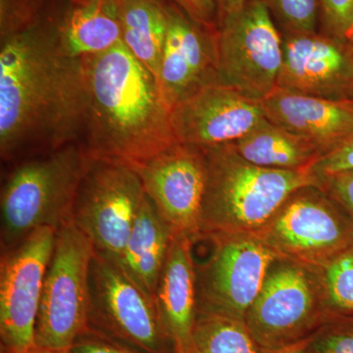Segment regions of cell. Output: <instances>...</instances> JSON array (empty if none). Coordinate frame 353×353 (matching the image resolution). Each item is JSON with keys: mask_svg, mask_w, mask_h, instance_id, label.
Segmentation results:
<instances>
[{"mask_svg": "<svg viewBox=\"0 0 353 353\" xmlns=\"http://www.w3.org/2000/svg\"><path fill=\"white\" fill-rule=\"evenodd\" d=\"M87 109L83 59L65 53L57 22L41 19L0 46V153L52 152L81 143Z\"/></svg>", "mask_w": 353, "mask_h": 353, "instance_id": "6da1fadb", "label": "cell"}, {"mask_svg": "<svg viewBox=\"0 0 353 353\" xmlns=\"http://www.w3.org/2000/svg\"><path fill=\"white\" fill-rule=\"evenodd\" d=\"M81 145L92 158L136 166L178 143L155 77L122 43L83 58Z\"/></svg>", "mask_w": 353, "mask_h": 353, "instance_id": "7a4b0ae2", "label": "cell"}, {"mask_svg": "<svg viewBox=\"0 0 353 353\" xmlns=\"http://www.w3.org/2000/svg\"><path fill=\"white\" fill-rule=\"evenodd\" d=\"M202 150L206 187L201 240L214 234L257 233L297 190L321 185L312 170L263 168L228 145Z\"/></svg>", "mask_w": 353, "mask_h": 353, "instance_id": "3957f363", "label": "cell"}, {"mask_svg": "<svg viewBox=\"0 0 353 353\" xmlns=\"http://www.w3.org/2000/svg\"><path fill=\"white\" fill-rule=\"evenodd\" d=\"M90 157L69 143L18 165L2 185L1 241L7 250L39 228L58 229L72 220L79 187Z\"/></svg>", "mask_w": 353, "mask_h": 353, "instance_id": "277c9868", "label": "cell"}, {"mask_svg": "<svg viewBox=\"0 0 353 353\" xmlns=\"http://www.w3.org/2000/svg\"><path fill=\"white\" fill-rule=\"evenodd\" d=\"M94 254L92 241L73 221L58 228L37 318V350L69 353L77 338L88 329Z\"/></svg>", "mask_w": 353, "mask_h": 353, "instance_id": "5b68a950", "label": "cell"}, {"mask_svg": "<svg viewBox=\"0 0 353 353\" xmlns=\"http://www.w3.org/2000/svg\"><path fill=\"white\" fill-rule=\"evenodd\" d=\"M277 255L309 269L328 262L353 243V219L320 187L297 190L257 233Z\"/></svg>", "mask_w": 353, "mask_h": 353, "instance_id": "8992f818", "label": "cell"}, {"mask_svg": "<svg viewBox=\"0 0 353 353\" xmlns=\"http://www.w3.org/2000/svg\"><path fill=\"white\" fill-rule=\"evenodd\" d=\"M145 199L143 183L132 166L90 157L72 221L92 241L95 253L116 264Z\"/></svg>", "mask_w": 353, "mask_h": 353, "instance_id": "52a82bcc", "label": "cell"}, {"mask_svg": "<svg viewBox=\"0 0 353 353\" xmlns=\"http://www.w3.org/2000/svg\"><path fill=\"white\" fill-rule=\"evenodd\" d=\"M219 83L253 101L277 88L283 37L261 0H248L241 11L217 25Z\"/></svg>", "mask_w": 353, "mask_h": 353, "instance_id": "ba28073f", "label": "cell"}, {"mask_svg": "<svg viewBox=\"0 0 353 353\" xmlns=\"http://www.w3.org/2000/svg\"><path fill=\"white\" fill-rule=\"evenodd\" d=\"M245 322L264 352L314 336L327 318L313 272L290 260H276Z\"/></svg>", "mask_w": 353, "mask_h": 353, "instance_id": "9c48e42d", "label": "cell"}, {"mask_svg": "<svg viewBox=\"0 0 353 353\" xmlns=\"http://www.w3.org/2000/svg\"><path fill=\"white\" fill-rule=\"evenodd\" d=\"M88 329L141 353H175L155 301L117 264L94 252Z\"/></svg>", "mask_w": 353, "mask_h": 353, "instance_id": "30bf717a", "label": "cell"}, {"mask_svg": "<svg viewBox=\"0 0 353 353\" xmlns=\"http://www.w3.org/2000/svg\"><path fill=\"white\" fill-rule=\"evenodd\" d=\"M208 261L196 266L199 312L245 321L272 265L279 259L253 234H214Z\"/></svg>", "mask_w": 353, "mask_h": 353, "instance_id": "8fae6325", "label": "cell"}, {"mask_svg": "<svg viewBox=\"0 0 353 353\" xmlns=\"http://www.w3.org/2000/svg\"><path fill=\"white\" fill-rule=\"evenodd\" d=\"M57 230L39 228L12 248L0 265L1 353L36 350L34 331Z\"/></svg>", "mask_w": 353, "mask_h": 353, "instance_id": "7c38bea8", "label": "cell"}, {"mask_svg": "<svg viewBox=\"0 0 353 353\" xmlns=\"http://www.w3.org/2000/svg\"><path fill=\"white\" fill-rule=\"evenodd\" d=\"M148 199L174 234L201 241L206 157L202 148L176 143L148 161L132 166Z\"/></svg>", "mask_w": 353, "mask_h": 353, "instance_id": "4fadbf2b", "label": "cell"}, {"mask_svg": "<svg viewBox=\"0 0 353 353\" xmlns=\"http://www.w3.org/2000/svg\"><path fill=\"white\" fill-rule=\"evenodd\" d=\"M277 88L353 101V46L327 34L285 32Z\"/></svg>", "mask_w": 353, "mask_h": 353, "instance_id": "5bb4252c", "label": "cell"}, {"mask_svg": "<svg viewBox=\"0 0 353 353\" xmlns=\"http://www.w3.org/2000/svg\"><path fill=\"white\" fill-rule=\"evenodd\" d=\"M170 118L179 143L205 150L234 143L266 117L260 101L218 83L179 104Z\"/></svg>", "mask_w": 353, "mask_h": 353, "instance_id": "9a60e30c", "label": "cell"}, {"mask_svg": "<svg viewBox=\"0 0 353 353\" xmlns=\"http://www.w3.org/2000/svg\"><path fill=\"white\" fill-rule=\"evenodd\" d=\"M169 27L165 41L157 83L168 110L199 90L219 83L216 31L190 19L168 2Z\"/></svg>", "mask_w": 353, "mask_h": 353, "instance_id": "2e32d148", "label": "cell"}, {"mask_svg": "<svg viewBox=\"0 0 353 353\" xmlns=\"http://www.w3.org/2000/svg\"><path fill=\"white\" fill-rule=\"evenodd\" d=\"M260 103L267 119L305 139L321 158L353 137V101H334L277 88Z\"/></svg>", "mask_w": 353, "mask_h": 353, "instance_id": "e0dca14e", "label": "cell"}, {"mask_svg": "<svg viewBox=\"0 0 353 353\" xmlns=\"http://www.w3.org/2000/svg\"><path fill=\"white\" fill-rule=\"evenodd\" d=\"M194 243L185 234H173L154 296L175 353H190L199 313Z\"/></svg>", "mask_w": 353, "mask_h": 353, "instance_id": "ac0fdd59", "label": "cell"}, {"mask_svg": "<svg viewBox=\"0 0 353 353\" xmlns=\"http://www.w3.org/2000/svg\"><path fill=\"white\" fill-rule=\"evenodd\" d=\"M173 234L145 194L129 240L116 264L152 301Z\"/></svg>", "mask_w": 353, "mask_h": 353, "instance_id": "d6986e66", "label": "cell"}, {"mask_svg": "<svg viewBox=\"0 0 353 353\" xmlns=\"http://www.w3.org/2000/svg\"><path fill=\"white\" fill-rule=\"evenodd\" d=\"M61 48L69 57L83 58L101 54L122 43L117 0H85L72 3L57 21Z\"/></svg>", "mask_w": 353, "mask_h": 353, "instance_id": "ffe728a7", "label": "cell"}, {"mask_svg": "<svg viewBox=\"0 0 353 353\" xmlns=\"http://www.w3.org/2000/svg\"><path fill=\"white\" fill-rule=\"evenodd\" d=\"M226 145L250 163L277 170H312L321 158L320 152L305 139L290 134L267 118Z\"/></svg>", "mask_w": 353, "mask_h": 353, "instance_id": "44dd1931", "label": "cell"}, {"mask_svg": "<svg viewBox=\"0 0 353 353\" xmlns=\"http://www.w3.org/2000/svg\"><path fill=\"white\" fill-rule=\"evenodd\" d=\"M122 43L157 81L169 27L166 0H117Z\"/></svg>", "mask_w": 353, "mask_h": 353, "instance_id": "7402d4cb", "label": "cell"}, {"mask_svg": "<svg viewBox=\"0 0 353 353\" xmlns=\"http://www.w3.org/2000/svg\"><path fill=\"white\" fill-rule=\"evenodd\" d=\"M314 274L327 323L353 319V243L317 268Z\"/></svg>", "mask_w": 353, "mask_h": 353, "instance_id": "603a6c76", "label": "cell"}, {"mask_svg": "<svg viewBox=\"0 0 353 353\" xmlns=\"http://www.w3.org/2000/svg\"><path fill=\"white\" fill-rule=\"evenodd\" d=\"M190 353H263L245 321L199 312Z\"/></svg>", "mask_w": 353, "mask_h": 353, "instance_id": "cb8c5ba5", "label": "cell"}, {"mask_svg": "<svg viewBox=\"0 0 353 353\" xmlns=\"http://www.w3.org/2000/svg\"><path fill=\"white\" fill-rule=\"evenodd\" d=\"M284 32H316L321 18L320 0H261Z\"/></svg>", "mask_w": 353, "mask_h": 353, "instance_id": "d4e9b609", "label": "cell"}, {"mask_svg": "<svg viewBox=\"0 0 353 353\" xmlns=\"http://www.w3.org/2000/svg\"><path fill=\"white\" fill-rule=\"evenodd\" d=\"M43 19L41 0H0V38L29 29Z\"/></svg>", "mask_w": 353, "mask_h": 353, "instance_id": "484cf974", "label": "cell"}, {"mask_svg": "<svg viewBox=\"0 0 353 353\" xmlns=\"http://www.w3.org/2000/svg\"><path fill=\"white\" fill-rule=\"evenodd\" d=\"M325 34L353 46V0H320Z\"/></svg>", "mask_w": 353, "mask_h": 353, "instance_id": "4316f807", "label": "cell"}, {"mask_svg": "<svg viewBox=\"0 0 353 353\" xmlns=\"http://www.w3.org/2000/svg\"><path fill=\"white\" fill-rule=\"evenodd\" d=\"M312 353H353V319L330 321L313 336Z\"/></svg>", "mask_w": 353, "mask_h": 353, "instance_id": "83f0119b", "label": "cell"}, {"mask_svg": "<svg viewBox=\"0 0 353 353\" xmlns=\"http://www.w3.org/2000/svg\"><path fill=\"white\" fill-rule=\"evenodd\" d=\"M319 176L320 188L338 202L353 219V170Z\"/></svg>", "mask_w": 353, "mask_h": 353, "instance_id": "f1b7e54d", "label": "cell"}, {"mask_svg": "<svg viewBox=\"0 0 353 353\" xmlns=\"http://www.w3.org/2000/svg\"><path fill=\"white\" fill-rule=\"evenodd\" d=\"M69 353H141L88 329L77 338Z\"/></svg>", "mask_w": 353, "mask_h": 353, "instance_id": "f546056e", "label": "cell"}, {"mask_svg": "<svg viewBox=\"0 0 353 353\" xmlns=\"http://www.w3.org/2000/svg\"><path fill=\"white\" fill-rule=\"evenodd\" d=\"M179 7L197 24L206 29L217 30V3L216 0H169Z\"/></svg>", "mask_w": 353, "mask_h": 353, "instance_id": "4dcf8cb0", "label": "cell"}, {"mask_svg": "<svg viewBox=\"0 0 353 353\" xmlns=\"http://www.w3.org/2000/svg\"><path fill=\"white\" fill-rule=\"evenodd\" d=\"M350 170H353V137L338 150L320 158L312 167L318 176Z\"/></svg>", "mask_w": 353, "mask_h": 353, "instance_id": "1f68e13d", "label": "cell"}, {"mask_svg": "<svg viewBox=\"0 0 353 353\" xmlns=\"http://www.w3.org/2000/svg\"><path fill=\"white\" fill-rule=\"evenodd\" d=\"M248 0H216L217 3V25L228 17L243 9Z\"/></svg>", "mask_w": 353, "mask_h": 353, "instance_id": "d6a6232c", "label": "cell"}, {"mask_svg": "<svg viewBox=\"0 0 353 353\" xmlns=\"http://www.w3.org/2000/svg\"><path fill=\"white\" fill-rule=\"evenodd\" d=\"M313 336L306 339V340L299 341L294 345H289L280 348V350H271V352H264L263 353H312L311 350V343H312Z\"/></svg>", "mask_w": 353, "mask_h": 353, "instance_id": "836d02e7", "label": "cell"}, {"mask_svg": "<svg viewBox=\"0 0 353 353\" xmlns=\"http://www.w3.org/2000/svg\"><path fill=\"white\" fill-rule=\"evenodd\" d=\"M71 3L74 4H79V3H83V2H85V0H69Z\"/></svg>", "mask_w": 353, "mask_h": 353, "instance_id": "e575fe53", "label": "cell"}, {"mask_svg": "<svg viewBox=\"0 0 353 353\" xmlns=\"http://www.w3.org/2000/svg\"><path fill=\"white\" fill-rule=\"evenodd\" d=\"M24 353H48V352H41V350H31V352H24Z\"/></svg>", "mask_w": 353, "mask_h": 353, "instance_id": "d590c367", "label": "cell"}]
</instances>
